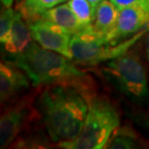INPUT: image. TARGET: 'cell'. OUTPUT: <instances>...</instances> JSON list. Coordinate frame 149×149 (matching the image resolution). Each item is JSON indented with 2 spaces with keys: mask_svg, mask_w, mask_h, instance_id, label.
Segmentation results:
<instances>
[{
  "mask_svg": "<svg viewBox=\"0 0 149 149\" xmlns=\"http://www.w3.org/2000/svg\"><path fill=\"white\" fill-rule=\"evenodd\" d=\"M31 79L22 69L11 62L0 63V99L6 103L30 86Z\"/></svg>",
  "mask_w": 149,
  "mask_h": 149,
  "instance_id": "9",
  "label": "cell"
},
{
  "mask_svg": "<svg viewBox=\"0 0 149 149\" xmlns=\"http://www.w3.org/2000/svg\"><path fill=\"white\" fill-rule=\"evenodd\" d=\"M30 77L34 86L74 84L87 88L86 74L73 59L47 49L34 42L24 54L13 62Z\"/></svg>",
  "mask_w": 149,
  "mask_h": 149,
  "instance_id": "2",
  "label": "cell"
},
{
  "mask_svg": "<svg viewBox=\"0 0 149 149\" xmlns=\"http://www.w3.org/2000/svg\"><path fill=\"white\" fill-rule=\"evenodd\" d=\"M144 29L149 30V12L141 7H128L119 10L117 22L106 40L116 45Z\"/></svg>",
  "mask_w": 149,
  "mask_h": 149,
  "instance_id": "7",
  "label": "cell"
},
{
  "mask_svg": "<svg viewBox=\"0 0 149 149\" xmlns=\"http://www.w3.org/2000/svg\"><path fill=\"white\" fill-rule=\"evenodd\" d=\"M39 19H44L55 23L61 28H63L64 30L69 32L72 36L84 32L85 30L92 27V26L86 27L83 25L67 3L65 4L62 3L60 5L55 6V7L46 11Z\"/></svg>",
  "mask_w": 149,
  "mask_h": 149,
  "instance_id": "11",
  "label": "cell"
},
{
  "mask_svg": "<svg viewBox=\"0 0 149 149\" xmlns=\"http://www.w3.org/2000/svg\"><path fill=\"white\" fill-rule=\"evenodd\" d=\"M34 42L27 22L19 11L16 12L11 33L7 41L1 44V52L5 61L15 62L27 52Z\"/></svg>",
  "mask_w": 149,
  "mask_h": 149,
  "instance_id": "8",
  "label": "cell"
},
{
  "mask_svg": "<svg viewBox=\"0 0 149 149\" xmlns=\"http://www.w3.org/2000/svg\"><path fill=\"white\" fill-rule=\"evenodd\" d=\"M119 10L111 0H104L95 9V19L93 22L94 30L101 36L107 37L117 22Z\"/></svg>",
  "mask_w": 149,
  "mask_h": 149,
  "instance_id": "12",
  "label": "cell"
},
{
  "mask_svg": "<svg viewBox=\"0 0 149 149\" xmlns=\"http://www.w3.org/2000/svg\"><path fill=\"white\" fill-rule=\"evenodd\" d=\"M14 0H1V4L5 8H11L13 5Z\"/></svg>",
  "mask_w": 149,
  "mask_h": 149,
  "instance_id": "18",
  "label": "cell"
},
{
  "mask_svg": "<svg viewBox=\"0 0 149 149\" xmlns=\"http://www.w3.org/2000/svg\"><path fill=\"white\" fill-rule=\"evenodd\" d=\"M118 10L128 7H141L149 12V0H111Z\"/></svg>",
  "mask_w": 149,
  "mask_h": 149,
  "instance_id": "17",
  "label": "cell"
},
{
  "mask_svg": "<svg viewBox=\"0 0 149 149\" xmlns=\"http://www.w3.org/2000/svg\"><path fill=\"white\" fill-rule=\"evenodd\" d=\"M141 147V138L135 130L129 126L118 127L109 139L106 148L109 149H127Z\"/></svg>",
  "mask_w": 149,
  "mask_h": 149,
  "instance_id": "14",
  "label": "cell"
},
{
  "mask_svg": "<svg viewBox=\"0 0 149 149\" xmlns=\"http://www.w3.org/2000/svg\"><path fill=\"white\" fill-rule=\"evenodd\" d=\"M16 11L13 8L3 7L0 15V43L4 44L11 33L12 26H13Z\"/></svg>",
  "mask_w": 149,
  "mask_h": 149,
  "instance_id": "16",
  "label": "cell"
},
{
  "mask_svg": "<svg viewBox=\"0 0 149 149\" xmlns=\"http://www.w3.org/2000/svg\"><path fill=\"white\" fill-rule=\"evenodd\" d=\"M119 125L120 115L111 101L106 98L90 97L81 132L74 139L58 142V146L66 149L106 148Z\"/></svg>",
  "mask_w": 149,
  "mask_h": 149,
  "instance_id": "3",
  "label": "cell"
},
{
  "mask_svg": "<svg viewBox=\"0 0 149 149\" xmlns=\"http://www.w3.org/2000/svg\"><path fill=\"white\" fill-rule=\"evenodd\" d=\"M87 1L92 5V7H93L94 9H96L97 6L99 5L101 2H103L104 0H87Z\"/></svg>",
  "mask_w": 149,
  "mask_h": 149,
  "instance_id": "20",
  "label": "cell"
},
{
  "mask_svg": "<svg viewBox=\"0 0 149 149\" xmlns=\"http://www.w3.org/2000/svg\"><path fill=\"white\" fill-rule=\"evenodd\" d=\"M30 115V108L26 103L10 108L1 115L0 119V147L9 146L24 127Z\"/></svg>",
  "mask_w": 149,
  "mask_h": 149,
  "instance_id": "10",
  "label": "cell"
},
{
  "mask_svg": "<svg viewBox=\"0 0 149 149\" xmlns=\"http://www.w3.org/2000/svg\"><path fill=\"white\" fill-rule=\"evenodd\" d=\"M148 31V29H144L129 39L111 45L105 37L98 34L92 26L84 32L72 37L71 49L73 60L79 65L89 67L109 61L132 49L134 45Z\"/></svg>",
  "mask_w": 149,
  "mask_h": 149,
  "instance_id": "5",
  "label": "cell"
},
{
  "mask_svg": "<svg viewBox=\"0 0 149 149\" xmlns=\"http://www.w3.org/2000/svg\"><path fill=\"white\" fill-rule=\"evenodd\" d=\"M33 40L41 47L73 59L72 35L49 20L37 19L27 22Z\"/></svg>",
  "mask_w": 149,
  "mask_h": 149,
  "instance_id": "6",
  "label": "cell"
},
{
  "mask_svg": "<svg viewBox=\"0 0 149 149\" xmlns=\"http://www.w3.org/2000/svg\"><path fill=\"white\" fill-rule=\"evenodd\" d=\"M105 76L134 102H142L149 95L147 76L139 53L129 49L118 57L107 61Z\"/></svg>",
  "mask_w": 149,
  "mask_h": 149,
  "instance_id": "4",
  "label": "cell"
},
{
  "mask_svg": "<svg viewBox=\"0 0 149 149\" xmlns=\"http://www.w3.org/2000/svg\"><path fill=\"white\" fill-rule=\"evenodd\" d=\"M87 88L54 84L42 92L38 109L50 139L54 142L77 138L88 111Z\"/></svg>",
  "mask_w": 149,
  "mask_h": 149,
  "instance_id": "1",
  "label": "cell"
},
{
  "mask_svg": "<svg viewBox=\"0 0 149 149\" xmlns=\"http://www.w3.org/2000/svg\"><path fill=\"white\" fill-rule=\"evenodd\" d=\"M67 4L83 25L86 27L93 26L95 9L87 0H68Z\"/></svg>",
  "mask_w": 149,
  "mask_h": 149,
  "instance_id": "15",
  "label": "cell"
},
{
  "mask_svg": "<svg viewBox=\"0 0 149 149\" xmlns=\"http://www.w3.org/2000/svg\"><path fill=\"white\" fill-rule=\"evenodd\" d=\"M145 52H146L147 60L149 62V33L146 36V40H145Z\"/></svg>",
  "mask_w": 149,
  "mask_h": 149,
  "instance_id": "19",
  "label": "cell"
},
{
  "mask_svg": "<svg viewBox=\"0 0 149 149\" xmlns=\"http://www.w3.org/2000/svg\"><path fill=\"white\" fill-rule=\"evenodd\" d=\"M68 0H22L17 5V10L27 22L39 19L45 12Z\"/></svg>",
  "mask_w": 149,
  "mask_h": 149,
  "instance_id": "13",
  "label": "cell"
}]
</instances>
